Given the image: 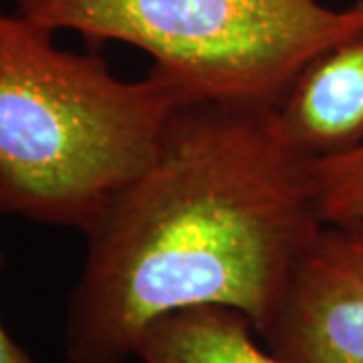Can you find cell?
I'll use <instances>...</instances> for the list:
<instances>
[{
  "label": "cell",
  "mask_w": 363,
  "mask_h": 363,
  "mask_svg": "<svg viewBox=\"0 0 363 363\" xmlns=\"http://www.w3.org/2000/svg\"><path fill=\"white\" fill-rule=\"evenodd\" d=\"M313 164L289 142L277 105H176L150 164L83 233L67 362L125 363L156 319L190 307L236 309L259 331L323 224Z\"/></svg>",
  "instance_id": "1"
},
{
  "label": "cell",
  "mask_w": 363,
  "mask_h": 363,
  "mask_svg": "<svg viewBox=\"0 0 363 363\" xmlns=\"http://www.w3.org/2000/svg\"><path fill=\"white\" fill-rule=\"evenodd\" d=\"M55 33L0 9V214L85 233L150 164L180 101Z\"/></svg>",
  "instance_id": "2"
},
{
  "label": "cell",
  "mask_w": 363,
  "mask_h": 363,
  "mask_svg": "<svg viewBox=\"0 0 363 363\" xmlns=\"http://www.w3.org/2000/svg\"><path fill=\"white\" fill-rule=\"evenodd\" d=\"M18 13L89 43H128L176 99L277 105L319 52L363 30L319 0H18Z\"/></svg>",
  "instance_id": "3"
},
{
  "label": "cell",
  "mask_w": 363,
  "mask_h": 363,
  "mask_svg": "<svg viewBox=\"0 0 363 363\" xmlns=\"http://www.w3.org/2000/svg\"><path fill=\"white\" fill-rule=\"evenodd\" d=\"M257 335L283 363H363V218L319 226Z\"/></svg>",
  "instance_id": "4"
},
{
  "label": "cell",
  "mask_w": 363,
  "mask_h": 363,
  "mask_svg": "<svg viewBox=\"0 0 363 363\" xmlns=\"http://www.w3.org/2000/svg\"><path fill=\"white\" fill-rule=\"evenodd\" d=\"M289 142L311 160L363 143V30L319 52L277 104Z\"/></svg>",
  "instance_id": "5"
},
{
  "label": "cell",
  "mask_w": 363,
  "mask_h": 363,
  "mask_svg": "<svg viewBox=\"0 0 363 363\" xmlns=\"http://www.w3.org/2000/svg\"><path fill=\"white\" fill-rule=\"evenodd\" d=\"M245 313L204 305L169 313L142 333L140 363H283L255 339Z\"/></svg>",
  "instance_id": "6"
},
{
  "label": "cell",
  "mask_w": 363,
  "mask_h": 363,
  "mask_svg": "<svg viewBox=\"0 0 363 363\" xmlns=\"http://www.w3.org/2000/svg\"><path fill=\"white\" fill-rule=\"evenodd\" d=\"M313 176L321 220L363 218V143L345 154L315 160Z\"/></svg>",
  "instance_id": "7"
},
{
  "label": "cell",
  "mask_w": 363,
  "mask_h": 363,
  "mask_svg": "<svg viewBox=\"0 0 363 363\" xmlns=\"http://www.w3.org/2000/svg\"><path fill=\"white\" fill-rule=\"evenodd\" d=\"M2 269H4V255L0 252V272ZM0 363H39L23 345H18L11 337L2 321H0Z\"/></svg>",
  "instance_id": "8"
},
{
  "label": "cell",
  "mask_w": 363,
  "mask_h": 363,
  "mask_svg": "<svg viewBox=\"0 0 363 363\" xmlns=\"http://www.w3.org/2000/svg\"><path fill=\"white\" fill-rule=\"evenodd\" d=\"M353 9H355L357 13H362V14H363V0H357V2L353 4Z\"/></svg>",
  "instance_id": "9"
}]
</instances>
